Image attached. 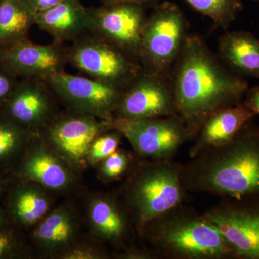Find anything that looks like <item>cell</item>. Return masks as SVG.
I'll use <instances>...</instances> for the list:
<instances>
[{
  "label": "cell",
  "instance_id": "obj_1",
  "mask_svg": "<svg viewBox=\"0 0 259 259\" xmlns=\"http://www.w3.org/2000/svg\"><path fill=\"white\" fill-rule=\"evenodd\" d=\"M169 80L177 115L198 131L214 112L242 103L249 88L195 34H187Z\"/></svg>",
  "mask_w": 259,
  "mask_h": 259
},
{
  "label": "cell",
  "instance_id": "obj_2",
  "mask_svg": "<svg viewBox=\"0 0 259 259\" xmlns=\"http://www.w3.org/2000/svg\"><path fill=\"white\" fill-rule=\"evenodd\" d=\"M188 192L238 199L259 194V125L247 122L229 142L182 164Z\"/></svg>",
  "mask_w": 259,
  "mask_h": 259
},
{
  "label": "cell",
  "instance_id": "obj_3",
  "mask_svg": "<svg viewBox=\"0 0 259 259\" xmlns=\"http://www.w3.org/2000/svg\"><path fill=\"white\" fill-rule=\"evenodd\" d=\"M139 236L157 259H236L222 233L185 203L153 218Z\"/></svg>",
  "mask_w": 259,
  "mask_h": 259
},
{
  "label": "cell",
  "instance_id": "obj_4",
  "mask_svg": "<svg viewBox=\"0 0 259 259\" xmlns=\"http://www.w3.org/2000/svg\"><path fill=\"white\" fill-rule=\"evenodd\" d=\"M182 164L174 159L141 158L135 162L120 192L138 235L153 218L185 204L188 197L181 180Z\"/></svg>",
  "mask_w": 259,
  "mask_h": 259
},
{
  "label": "cell",
  "instance_id": "obj_5",
  "mask_svg": "<svg viewBox=\"0 0 259 259\" xmlns=\"http://www.w3.org/2000/svg\"><path fill=\"white\" fill-rule=\"evenodd\" d=\"M187 22L180 7L158 3L148 16L143 32L140 64L146 72L169 76L187 35Z\"/></svg>",
  "mask_w": 259,
  "mask_h": 259
},
{
  "label": "cell",
  "instance_id": "obj_6",
  "mask_svg": "<svg viewBox=\"0 0 259 259\" xmlns=\"http://www.w3.org/2000/svg\"><path fill=\"white\" fill-rule=\"evenodd\" d=\"M68 64L87 77L125 90L144 70L137 61L89 32L67 46Z\"/></svg>",
  "mask_w": 259,
  "mask_h": 259
},
{
  "label": "cell",
  "instance_id": "obj_7",
  "mask_svg": "<svg viewBox=\"0 0 259 259\" xmlns=\"http://www.w3.org/2000/svg\"><path fill=\"white\" fill-rule=\"evenodd\" d=\"M114 128L128 140L139 158L173 159L182 146L193 141L198 130L178 115L153 118L114 119Z\"/></svg>",
  "mask_w": 259,
  "mask_h": 259
},
{
  "label": "cell",
  "instance_id": "obj_8",
  "mask_svg": "<svg viewBox=\"0 0 259 259\" xmlns=\"http://www.w3.org/2000/svg\"><path fill=\"white\" fill-rule=\"evenodd\" d=\"M113 128V120H102L67 109L58 112L36 134L74 171H79L88 164L87 157L94 140Z\"/></svg>",
  "mask_w": 259,
  "mask_h": 259
},
{
  "label": "cell",
  "instance_id": "obj_9",
  "mask_svg": "<svg viewBox=\"0 0 259 259\" xmlns=\"http://www.w3.org/2000/svg\"><path fill=\"white\" fill-rule=\"evenodd\" d=\"M202 215L233 245L236 259H259V194L221 199Z\"/></svg>",
  "mask_w": 259,
  "mask_h": 259
},
{
  "label": "cell",
  "instance_id": "obj_10",
  "mask_svg": "<svg viewBox=\"0 0 259 259\" xmlns=\"http://www.w3.org/2000/svg\"><path fill=\"white\" fill-rule=\"evenodd\" d=\"M88 10L90 32L140 63L143 32L148 18L146 8L134 3H117Z\"/></svg>",
  "mask_w": 259,
  "mask_h": 259
},
{
  "label": "cell",
  "instance_id": "obj_11",
  "mask_svg": "<svg viewBox=\"0 0 259 259\" xmlns=\"http://www.w3.org/2000/svg\"><path fill=\"white\" fill-rule=\"evenodd\" d=\"M67 109L102 120H113L123 89L64 71L46 80Z\"/></svg>",
  "mask_w": 259,
  "mask_h": 259
},
{
  "label": "cell",
  "instance_id": "obj_12",
  "mask_svg": "<svg viewBox=\"0 0 259 259\" xmlns=\"http://www.w3.org/2000/svg\"><path fill=\"white\" fill-rule=\"evenodd\" d=\"M177 115L169 76L143 71L124 90L115 118H153Z\"/></svg>",
  "mask_w": 259,
  "mask_h": 259
},
{
  "label": "cell",
  "instance_id": "obj_13",
  "mask_svg": "<svg viewBox=\"0 0 259 259\" xmlns=\"http://www.w3.org/2000/svg\"><path fill=\"white\" fill-rule=\"evenodd\" d=\"M2 63L14 74L46 81L65 71L68 65L67 46L53 41L40 45L25 41L12 46L0 56Z\"/></svg>",
  "mask_w": 259,
  "mask_h": 259
},
{
  "label": "cell",
  "instance_id": "obj_14",
  "mask_svg": "<svg viewBox=\"0 0 259 259\" xmlns=\"http://www.w3.org/2000/svg\"><path fill=\"white\" fill-rule=\"evenodd\" d=\"M11 93L10 115L32 133H37L59 112V100L44 80L27 78Z\"/></svg>",
  "mask_w": 259,
  "mask_h": 259
},
{
  "label": "cell",
  "instance_id": "obj_15",
  "mask_svg": "<svg viewBox=\"0 0 259 259\" xmlns=\"http://www.w3.org/2000/svg\"><path fill=\"white\" fill-rule=\"evenodd\" d=\"M87 214L90 229L100 240L122 251L135 246L131 241L136 229L118 196L102 194L94 197L89 202Z\"/></svg>",
  "mask_w": 259,
  "mask_h": 259
},
{
  "label": "cell",
  "instance_id": "obj_16",
  "mask_svg": "<svg viewBox=\"0 0 259 259\" xmlns=\"http://www.w3.org/2000/svg\"><path fill=\"white\" fill-rule=\"evenodd\" d=\"M23 162L20 175L47 190H69L75 182L74 171L36 134L35 144Z\"/></svg>",
  "mask_w": 259,
  "mask_h": 259
},
{
  "label": "cell",
  "instance_id": "obj_17",
  "mask_svg": "<svg viewBox=\"0 0 259 259\" xmlns=\"http://www.w3.org/2000/svg\"><path fill=\"white\" fill-rule=\"evenodd\" d=\"M255 117L243 103L214 112L206 119L194 138L189 151L190 158L209 148L229 142L247 122Z\"/></svg>",
  "mask_w": 259,
  "mask_h": 259
},
{
  "label": "cell",
  "instance_id": "obj_18",
  "mask_svg": "<svg viewBox=\"0 0 259 259\" xmlns=\"http://www.w3.org/2000/svg\"><path fill=\"white\" fill-rule=\"evenodd\" d=\"M35 25L54 41L63 44L90 31L88 8L80 0H63L54 8L37 12Z\"/></svg>",
  "mask_w": 259,
  "mask_h": 259
},
{
  "label": "cell",
  "instance_id": "obj_19",
  "mask_svg": "<svg viewBox=\"0 0 259 259\" xmlns=\"http://www.w3.org/2000/svg\"><path fill=\"white\" fill-rule=\"evenodd\" d=\"M79 220L72 207L62 205L42 218L34 232L40 251L59 258L77 242Z\"/></svg>",
  "mask_w": 259,
  "mask_h": 259
},
{
  "label": "cell",
  "instance_id": "obj_20",
  "mask_svg": "<svg viewBox=\"0 0 259 259\" xmlns=\"http://www.w3.org/2000/svg\"><path fill=\"white\" fill-rule=\"evenodd\" d=\"M218 54L236 74L259 79V39L248 31L228 32L220 37Z\"/></svg>",
  "mask_w": 259,
  "mask_h": 259
},
{
  "label": "cell",
  "instance_id": "obj_21",
  "mask_svg": "<svg viewBox=\"0 0 259 259\" xmlns=\"http://www.w3.org/2000/svg\"><path fill=\"white\" fill-rule=\"evenodd\" d=\"M36 15L28 0H0V44L10 47L27 40Z\"/></svg>",
  "mask_w": 259,
  "mask_h": 259
},
{
  "label": "cell",
  "instance_id": "obj_22",
  "mask_svg": "<svg viewBox=\"0 0 259 259\" xmlns=\"http://www.w3.org/2000/svg\"><path fill=\"white\" fill-rule=\"evenodd\" d=\"M12 205L19 222L26 226L36 224L45 217L50 206L47 189L35 182L23 186L16 192Z\"/></svg>",
  "mask_w": 259,
  "mask_h": 259
},
{
  "label": "cell",
  "instance_id": "obj_23",
  "mask_svg": "<svg viewBox=\"0 0 259 259\" xmlns=\"http://www.w3.org/2000/svg\"><path fill=\"white\" fill-rule=\"evenodd\" d=\"M190 6L208 17L219 28L227 30L243 9L240 0H186Z\"/></svg>",
  "mask_w": 259,
  "mask_h": 259
},
{
  "label": "cell",
  "instance_id": "obj_24",
  "mask_svg": "<svg viewBox=\"0 0 259 259\" xmlns=\"http://www.w3.org/2000/svg\"><path fill=\"white\" fill-rule=\"evenodd\" d=\"M135 161L127 151L118 149L100 162V175L106 181L119 180L128 175Z\"/></svg>",
  "mask_w": 259,
  "mask_h": 259
},
{
  "label": "cell",
  "instance_id": "obj_25",
  "mask_svg": "<svg viewBox=\"0 0 259 259\" xmlns=\"http://www.w3.org/2000/svg\"><path fill=\"white\" fill-rule=\"evenodd\" d=\"M123 137L118 130L113 128L103 133L94 140L90 146L87 161L88 164L100 163L118 148Z\"/></svg>",
  "mask_w": 259,
  "mask_h": 259
},
{
  "label": "cell",
  "instance_id": "obj_26",
  "mask_svg": "<svg viewBox=\"0 0 259 259\" xmlns=\"http://www.w3.org/2000/svg\"><path fill=\"white\" fill-rule=\"evenodd\" d=\"M26 133L9 121H0V160L6 159L18 151L25 141Z\"/></svg>",
  "mask_w": 259,
  "mask_h": 259
},
{
  "label": "cell",
  "instance_id": "obj_27",
  "mask_svg": "<svg viewBox=\"0 0 259 259\" xmlns=\"http://www.w3.org/2000/svg\"><path fill=\"white\" fill-rule=\"evenodd\" d=\"M108 258V254L100 248L88 243L76 242L65 251L59 258L61 259H103Z\"/></svg>",
  "mask_w": 259,
  "mask_h": 259
},
{
  "label": "cell",
  "instance_id": "obj_28",
  "mask_svg": "<svg viewBox=\"0 0 259 259\" xmlns=\"http://www.w3.org/2000/svg\"><path fill=\"white\" fill-rule=\"evenodd\" d=\"M242 103L255 116L259 115V86L248 88Z\"/></svg>",
  "mask_w": 259,
  "mask_h": 259
},
{
  "label": "cell",
  "instance_id": "obj_29",
  "mask_svg": "<svg viewBox=\"0 0 259 259\" xmlns=\"http://www.w3.org/2000/svg\"><path fill=\"white\" fill-rule=\"evenodd\" d=\"M13 89V80L8 75L0 72V100L10 95Z\"/></svg>",
  "mask_w": 259,
  "mask_h": 259
},
{
  "label": "cell",
  "instance_id": "obj_30",
  "mask_svg": "<svg viewBox=\"0 0 259 259\" xmlns=\"http://www.w3.org/2000/svg\"><path fill=\"white\" fill-rule=\"evenodd\" d=\"M28 1L37 13V12H41L54 8V6L61 3L63 0H28Z\"/></svg>",
  "mask_w": 259,
  "mask_h": 259
},
{
  "label": "cell",
  "instance_id": "obj_31",
  "mask_svg": "<svg viewBox=\"0 0 259 259\" xmlns=\"http://www.w3.org/2000/svg\"><path fill=\"white\" fill-rule=\"evenodd\" d=\"M100 1L101 2L102 4H110V3H134V4L142 5L146 8H150V7L154 8L156 5L160 3V0H100Z\"/></svg>",
  "mask_w": 259,
  "mask_h": 259
},
{
  "label": "cell",
  "instance_id": "obj_32",
  "mask_svg": "<svg viewBox=\"0 0 259 259\" xmlns=\"http://www.w3.org/2000/svg\"><path fill=\"white\" fill-rule=\"evenodd\" d=\"M13 248V238L6 233H0V258L5 256Z\"/></svg>",
  "mask_w": 259,
  "mask_h": 259
},
{
  "label": "cell",
  "instance_id": "obj_33",
  "mask_svg": "<svg viewBox=\"0 0 259 259\" xmlns=\"http://www.w3.org/2000/svg\"><path fill=\"white\" fill-rule=\"evenodd\" d=\"M252 1L257 2V3H259V0H252Z\"/></svg>",
  "mask_w": 259,
  "mask_h": 259
}]
</instances>
